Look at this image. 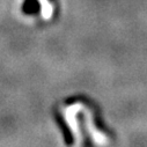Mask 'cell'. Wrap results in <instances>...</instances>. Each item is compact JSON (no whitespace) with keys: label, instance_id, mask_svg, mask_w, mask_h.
<instances>
[{"label":"cell","instance_id":"3957f363","mask_svg":"<svg viewBox=\"0 0 147 147\" xmlns=\"http://www.w3.org/2000/svg\"><path fill=\"white\" fill-rule=\"evenodd\" d=\"M41 5V14L44 20H50L53 15V6L49 0H37Z\"/></svg>","mask_w":147,"mask_h":147},{"label":"cell","instance_id":"6da1fadb","mask_svg":"<svg viewBox=\"0 0 147 147\" xmlns=\"http://www.w3.org/2000/svg\"><path fill=\"white\" fill-rule=\"evenodd\" d=\"M81 107H82V103L78 102V103H74V104H71V105L66 107L63 110L64 118H65L66 123L68 124L69 130L73 134L76 146H80L82 144V136H81V132L79 130V125H78V121H77V115L80 113Z\"/></svg>","mask_w":147,"mask_h":147},{"label":"cell","instance_id":"7a4b0ae2","mask_svg":"<svg viewBox=\"0 0 147 147\" xmlns=\"http://www.w3.org/2000/svg\"><path fill=\"white\" fill-rule=\"evenodd\" d=\"M80 111H81V113L84 114V116H85L86 129H87L88 133L90 134L93 141H94L95 144H97V145H101V146H102V145H107V142H108L107 137H105L102 132H100V131L96 129V126H95V124H94L93 114H92V111H90V109L82 104Z\"/></svg>","mask_w":147,"mask_h":147}]
</instances>
